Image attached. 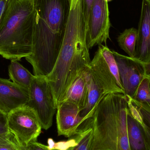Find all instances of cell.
I'll return each instance as SVG.
<instances>
[{
    "label": "cell",
    "instance_id": "1",
    "mask_svg": "<svg viewBox=\"0 0 150 150\" xmlns=\"http://www.w3.org/2000/svg\"><path fill=\"white\" fill-rule=\"evenodd\" d=\"M31 54L26 57L34 76H47L57 61L71 10V0H34Z\"/></svg>",
    "mask_w": 150,
    "mask_h": 150
},
{
    "label": "cell",
    "instance_id": "2",
    "mask_svg": "<svg viewBox=\"0 0 150 150\" xmlns=\"http://www.w3.org/2000/svg\"><path fill=\"white\" fill-rule=\"evenodd\" d=\"M87 25L83 0L71 2V10L57 61L46 78L52 88L56 108L76 78L90 67L86 43Z\"/></svg>",
    "mask_w": 150,
    "mask_h": 150
},
{
    "label": "cell",
    "instance_id": "3",
    "mask_svg": "<svg viewBox=\"0 0 150 150\" xmlns=\"http://www.w3.org/2000/svg\"><path fill=\"white\" fill-rule=\"evenodd\" d=\"M34 0H9L0 22V55L19 60L31 54L34 33Z\"/></svg>",
    "mask_w": 150,
    "mask_h": 150
},
{
    "label": "cell",
    "instance_id": "4",
    "mask_svg": "<svg viewBox=\"0 0 150 150\" xmlns=\"http://www.w3.org/2000/svg\"><path fill=\"white\" fill-rule=\"evenodd\" d=\"M127 98L124 94L106 95L92 117V150H130L127 131Z\"/></svg>",
    "mask_w": 150,
    "mask_h": 150
},
{
    "label": "cell",
    "instance_id": "5",
    "mask_svg": "<svg viewBox=\"0 0 150 150\" xmlns=\"http://www.w3.org/2000/svg\"><path fill=\"white\" fill-rule=\"evenodd\" d=\"M90 70L107 94H124L119 69L112 51L101 45L90 62Z\"/></svg>",
    "mask_w": 150,
    "mask_h": 150
},
{
    "label": "cell",
    "instance_id": "6",
    "mask_svg": "<svg viewBox=\"0 0 150 150\" xmlns=\"http://www.w3.org/2000/svg\"><path fill=\"white\" fill-rule=\"evenodd\" d=\"M10 133L20 146H25L38 140L42 127L34 110L27 105L7 114Z\"/></svg>",
    "mask_w": 150,
    "mask_h": 150
},
{
    "label": "cell",
    "instance_id": "7",
    "mask_svg": "<svg viewBox=\"0 0 150 150\" xmlns=\"http://www.w3.org/2000/svg\"><path fill=\"white\" fill-rule=\"evenodd\" d=\"M27 105L37 114L42 129L47 130L52 126L57 111L52 88L46 76H34L29 89Z\"/></svg>",
    "mask_w": 150,
    "mask_h": 150
},
{
    "label": "cell",
    "instance_id": "8",
    "mask_svg": "<svg viewBox=\"0 0 150 150\" xmlns=\"http://www.w3.org/2000/svg\"><path fill=\"white\" fill-rule=\"evenodd\" d=\"M111 27L108 2L106 0H94L87 23L86 43L89 49L102 44H106L110 39Z\"/></svg>",
    "mask_w": 150,
    "mask_h": 150
},
{
    "label": "cell",
    "instance_id": "9",
    "mask_svg": "<svg viewBox=\"0 0 150 150\" xmlns=\"http://www.w3.org/2000/svg\"><path fill=\"white\" fill-rule=\"evenodd\" d=\"M119 69L120 79L124 95L134 98L138 86L146 76V72L140 61L112 51Z\"/></svg>",
    "mask_w": 150,
    "mask_h": 150
},
{
    "label": "cell",
    "instance_id": "10",
    "mask_svg": "<svg viewBox=\"0 0 150 150\" xmlns=\"http://www.w3.org/2000/svg\"><path fill=\"white\" fill-rule=\"evenodd\" d=\"M80 108L68 100L61 102L57 107L56 123L58 136L73 137L86 127L84 120L80 116Z\"/></svg>",
    "mask_w": 150,
    "mask_h": 150
},
{
    "label": "cell",
    "instance_id": "11",
    "mask_svg": "<svg viewBox=\"0 0 150 150\" xmlns=\"http://www.w3.org/2000/svg\"><path fill=\"white\" fill-rule=\"evenodd\" d=\"M29 99V90L0 78V110L7 114L27 105Z\"/></svg>",
    "mask_w": 150,
    "mask_h": 150
},
{
    "label": "cell",
    "instance_id": "12",
    "mask_svg": "<svg viewBox=\"0 0 150 150\" xmlns=\"http://www.w3.org/2000/svg\"><path fill=\"white\" fill-rule=\"evenodd\" d=\"M135 59L150 62V0H142Z\"/></svg>",
    "mask_w": 150,
    "mask_h": 150
},
{
    "label": "cell",
    "instance_id": "13",
    "mask_svg": "<svg viewBox=\"0 0 150 150\" xmlns=\"http://www.w3.org/2000/svg\"><path fill=\"white\" fill-rule=\"evenodd\" d=\"M87 87L85 104L80 112V116L86 124L90 122L98 105L106 95L90 68L87 71Z\"/></svg>",
    "mask_w": 150,
    "mask_h": 150
},
{
    "label": "cell",
    "instance_id": "14",
    "mask_svg": "<svg viewBox=\"0 0 150 150\" xmlns=\"http://www.w3.org/2000/svg\"><path fill=\"white\" fill-rule=\"evenodd\" d=\"M127 131L129 149L130 150H149L144 140L139 113L127 98Z\"/></svg>",
    "mask_w": 150,
    "mask_h": 150
},
{
    "label": "cell",
    "instance_id": "15",
    "mask_svg": "<svg viewBox=\"0 0 150 150\" xmlns=\"http://www.w3.org/2000/svg\"><path fill=\"white\" fill-rule=\"evenodd\" d=\"M88 69L82 72L76 78L66 92L62 102L65 100H69L77 105L82 110L85 104L87 95Z\"/></svg>",
    "mask_w": 150,
    "mask_h": 150
},
{
    "label": "cell",
    "instance_id": "16",
    "mask_svg": "<svg viewBox=\"0 0 150 150\" xmlns=\"http://www.w3.org/2000/svg\"><path fill=\"white\" fill-rule=\"evenodd\" d=\"M10 79L19 86L29 90L34 75L17 60H11L8 67Z\"/></svg>",
    "mask_w": 150,
    "mask_h": 150
},
{
    "label": "cell",
    "instance_id": "17",
    "mask_svg": "<svg viewBox=\"0 0 150 150\" xmlns=\"http://www.w3.org/2000/svg\"><path fill=\"white\" fill-rule=\"evenodd\" d=\"M127 97L139 113L145 143L148 150H150V105L138 102L129 97Z\"/></svg>",
    "mask_w": 150,
    "mask_h": 150
},
{
    "label": "cell",
    "instance_id": "18",
    "mask_svg": "<svg viewBox=\"0 0 150 150\" xmlns=\"http://www.w3.org/2000/svg\"><path fill=\"white\" fill-rule=\"evenodd\" d=\"M48 145H46L38 141L33 142L25 146H21L22 150H70L76 144L74 136L66 141L55 142L52 138L47 141Z\"/></svg>",
    "mask_w": 150,
    "mask_h": 150
},
{
    "label": "cell",
    "instance_id": "19",
    "mask_svg": "<svg viewBox=\"0 0 150 150\" xmlns=\"http://www.w3.org/2000/svg\"><path fill=\"white\" fill-rule=\"evenodd\" d=\"M137 37V29L131 28L125 30L117 38L120 47L131 58H134L135 55Z\"/></svg>",
    "mask_w": 150,
    "mask_h": 150
},
{
    "label": "cell",
    "instance_id": "20",
    "mask_svg": "<svg viewBox=\"0 0 150 150\" xmlns=\"http://www.w3.org/2000/svg\"><path fill=\"white\" fill-rule=\"evenodd\" d=\"M76 144L70 150H92L93 144V131L91 125L80 129L74 136Z\"/></svg>",
    "mask_w": 150,
    "mask_h": 150
},
{
    "label": "cell",
    "instance_id": "21",
    "mask_svg": "<svg viewBox=\"0 0 150 150\" xmlns=\"http://www.w3.org/2000/svg\"><path fill=\"white\" fill-rule=\"evenodd\" d=\"M133 99L141 103L150 105V81L148 74L138 86Z\"/></svg>",
    "mask_w": 150,
    "mask_h": 150
},
{
    "label": "cell",
    "instance_id": "22",
    "mask_svg": "<svg viewBox=\"0 0 150 150\" xmlns=\"http://www.w3.org/2000/svg\"><path fill=\"white\" fill-rule=\"evenodd\" d=\"M0 150H22L15 137L10 133L0 136Z\"/></svg>",
    "mask_w": 150,
    "mask_h": 150
},
{
    "label": "cell",
    "instance_id": "23",
    "mask_svg": "<svg viewBox=\"0 0 150 150\" xmlns=\"http://www.w3.org/2000/svg\"><path fill=\"white\" fill-rule=\"evenodd\" d=\"M10 133L7 123V114L0 110V136Z\"/></svg>",
    "mask_w": 150,
    "mask_h": 150
},
{
    "label": "cell",
    "instance_id": "24",
    "mask_svg": "<svg viewBox=\"0 0 150 150\" xmlns=\"http://www.w3.org/2000/svg\"><path fill=\"white\" fill-rule=\"evenodd\" d=\"M93 1L94 0H83L84 12L85 18L86 25H87V21H88L91 8Z\"/></svg>",
    "mask_w": 150,
    "mask_h": 150
},
{
    "label": "cell",
    "instance_id": "25",
    "mask_svg": "<svg viewBox=\"0 0 150 150\" xmlns=\"http://www.w3.org/2000/svg\"><path fill=\"white\" fill-rule=\"evenodd\" d=\"M9 0H0V22L8 6Z\"/></svg>",
    "mask_w": 150,
    "mask_h": 150
},
{
    "label": "cell",
    "instance_id": "26",
    "mask_svg": "<svg viewBox=\"0 0 150 150\" xmlns=\"http://www.w3.org/2000/svg\"><path fill=\"white\" fill-rule=\"evenodd\" d=\"M142 64L143 66L146 74H150V62H142Z\"/></svg>",
    "mask_w": 150,
    "mask_h": 150
},
{
    "label": "cell",
    "instance_id": "27",
    "mask_svg": "<svg viewBox=\"0 0 150 150\" xmlns=\"http://www.w3.org/2000/svg\"><path fill=\"white\" fill-rule=\"evenodd\" d=\"M78 0H71V2L75 3H76L77 2Z\"/></svg>",
    "mask_w": 150,
    "mask_h": 150
},
{
    "label": "cell",
    "instance_id": "28",
    "mask_svg": "<svg viewBox=\"0 0 150 150\" xmlns=\"http://www.w3.org/2000/svg\"><path fill=\"white\" fill-rule=\"evenodd\" d=\"M148 76H149V78L150 81V74H148Z\"/></svg>",
    "mask_w": 150,
    "mask_h": 150
},
{
    "label": "cell",
    "instance_id": "29",
    "mask_svg": "<svg viewBox=\"0 0 150 150\" xmlns=\"http://www.w3.org/2000/svg\"><path fill=\"white\" fill-rule=\"evenodd\" d=\"M106 1H107L108 2L110 1H112V0H106Z\"/></svg>",
    "mask_w": 150,
    "mask_h": 150
}]
</instances>
